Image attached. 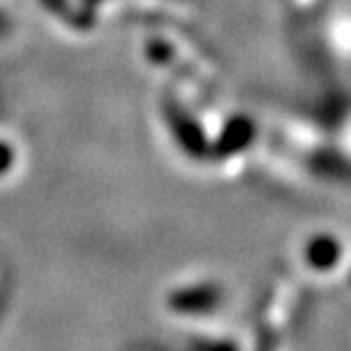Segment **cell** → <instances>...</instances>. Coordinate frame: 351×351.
I'll return each instance as SVG.
<instances>
[{
	"mask_svg": "<svg viewBox=\"0 0 351 351\" xmlns=\"http://www.w3.org/2000/svg\"><path fill=\"white\" fill-rule=\"evenodd\" d=\"M223 292L215 283H199L189 287H178L169 294L167 304L178 315H208L219 308Z\"/></svg>",
	"mask_w": 351,
	"mask_h": 351,
	"instance_id": "1",
	"label": "cell"
},
{
	"mask_svg": "<svg viewBox=\"0 0 351 351\" xmlns=\"http://www.w3.org/2000/svg\"><path fill=\"white\" fill-rule=\"evenodd\" d=\"M10 167V156H7L5 149H0V171H5Z\"/></svg>",
	"mask_w": 351,
	"mask_h": 351,
	"instance_id": "4",
	"label": "cell"
},
{
	"mask_svg": "<svg viewBox=\"0 0 351 351\" xmlns=\"http://www.w3.org/2000/svg\"><path fill=\"white\" fill-rule=\"evenodd\" d=\"M338 256H340L338 244H335V240H328V237H317V240L308 244V261H311V265L317 267V269L331 267L338 261Z\"/></svg>",
	"mask_w": 351,
	"mask_h": 351,
	"instance_id": "2",
	"label": "cell"
},
{
	"mask_svg": "<svg viewBox=\"0 0 351 351\" xmlns=\"http://www.w3.org/2000/svg\"><path fill=\"white\" fill-rule=\"evenodd\" d=\"M192 351H237L230 342L221 340H194Z\"/></svg>",
	"mask_w": 351,
	"mask_h": 351,
	"instance_id": "3",
	"label": "cell"
}]
</instances>
